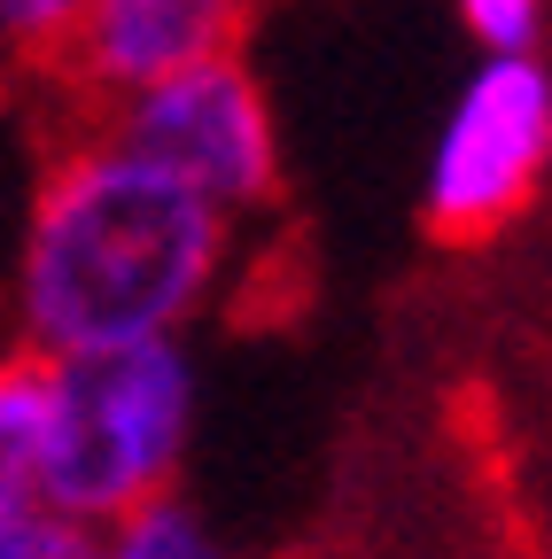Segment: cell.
Returning <instances> with one entry per match:
<instances>
[{"label": "cell", "mask_w": 552, "mask_h": 559, "mask_svg": "<svg viewBox=\"0 0 552 559\" xmlns=\"http://www.w3.org/2000/svg\"><path fill=\"white\" fill-rule=\"evenodd\" d=\"M94 559H234V551L219 544V528L202 521L179 489H164V498L102 521L94 528Z\"/></svg>", "instance_id": "8992f818"}, {"label": "cell", "mask_w": 552, "mask_h": 559, "mask_svg": "<svg viewBox=\"0 0 552 559\" xmlns=\"http://www.w3.org/2000/svg\"><path fill=\"white\" fill-rule=\"evenodd\" d=\"M0 559H94V528L55 513V506H32L9 536H0Z\"/></svg>", "instance_id": "30bf717a"}, {"label": "cell", "mask_w": 552, "mask_h": 559, "mask_svg": "<svg viewBox=\"0 0 552 559\" xmlns=\"http://www.w3.org/2000/svg\"><path fill=\"white\" fill-rule=\"evenodd\" d=\"M451 16L474 39V55H514L544 39V0H451Z\"/></svg>", "instance_id": "9c48e42d"}, {"label": "cell", "mask_w": 552, "mask_h": 559, "mask_svg": "<svg viewBox=\"0 0 552 559\" xmlns=\"http://www.w3.org/2000/svg\"><path fill=\"white\" fill-rule=\"evenodd\" d=\"M226 264H234L226 210L94 124L47 164L24 218L16 249L24 358L187 334L211 311Z\"/></svg>", "instance_id": "6da1fadb"}, {"label": "cell", "mask_w": 552, "mask_h": 559, "mask_svg": "<svg viewBox=\"0 0 552 559\" xmlns=\"http://www.w3.org/2000/svg\"><path fill=\"white\" fill-rule=\"evenodd\" d=\"M32 366H39V428H32L39 506L102 528L179 489V466L195 443L187 334L86 342Z\"/></svg>", "instance_id": "7a4b0ae2"}, {"label": "cell", "mask_w": 552, "mask_h": 559, "mask_svg": "<svg viewBox=\"0 0 552 559\" xmlns=\"http://www.w3.org/2000/svg\"><path fill=\"white\" fill-rule=\"evenodd\" d=\"M32 428H39V366L32 358H9V366H0V536L39 506Z\"/></svg>", "instance_id": "52a82bcc"}, {"label": "cell", "mask_w": 552, "mask_h": 559, "mask_svg": "<svg viewBox=\"0 0 552 559\" xmlns=\"http://www.w3.org/2000/svg\"><path fill=\"white\" fill-rule=\"evenodd\" d=\"M102 132H117L132 156L164 164L195 194H211L226 218H249L281 187V124H272L265 79L234 55L187 62L172 79L141 86L102 109Z\"/></svg>", "instance_id": "277c9868"}, {"label": "cell", "mask_w": 552, "mask_h": 559, "mask_svg": "<svg viewBox=\"0 0 552 559\" xmlns=\"http://www.w3.org/2000/svg\"><path fill=\"white\" fill-rule=\"evenodd\" d=\"M249 16L257 0H79L47 79L102 117L109 102L172 79L187 62L234 55L249 39Z\"/></svg>", "instance_id": "5b68a950"}, {"label": "cell", "mask_w": 552, "mask_h": 559, "mask_svg": "<svg viewBox=\"0 0 552 559\" xmlns=\"http://www.w3.org/2000/svg\"><path fill=\"white\" fill-rule=\"evenodd\" d=\"M79 0H0V79H47Z\"/></svg>", "instance_id": "ba28073f"}, {"label": "cell", "mask_w": 552, "mask_h": 559, "mask_svg": "<svg viewBox=\"0 0 552 559\" xmlns=\"http://www.w3.org/2000/svg\"><path fill=\"white\" fill-rule=\"evenodd\" d=\"M552 171V62L537 47L474 55L421 171V210L436 234H491L521 218Z\"/></svg>", "instance_id": "3957f363"}]
</instances>
